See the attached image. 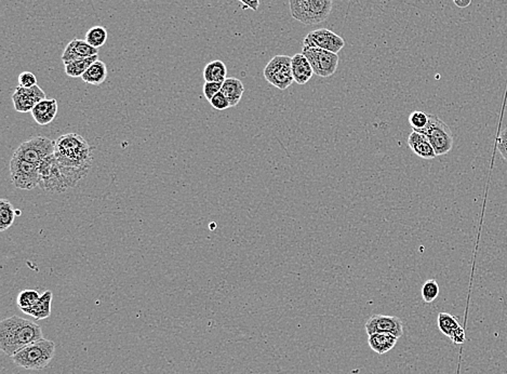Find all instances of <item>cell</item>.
<instances>
[{"mask_svg": "<svg viewBox=\"0 0 507 374\" xmlns=\"http://www.w3.org/2000/svg\"><path fill=\"white\" fill-rule=\"evenodd\" d=\"M44 338L40 326L35 322L13 316L0 322V348L7 356H15L29 344Z\"/></svg>", "mask_w": 507, "mask_h": 374, "instance_id": "cell-1", "label": "cell"}, {"mask_svg": "<svg viewBox=\"0 0 507 374\" xmlns=\"http://www.w3.org/2000/svg\"><path fill=\"white\" fill-rule=\"evenodd\" d=\"M88 173L63 166L53 154L39 163L38 186L49 193H64L76 186Z\"/></svg>", "mask_w": 507, "mask_h": 374, "instance_id": "cell-2", "label": "cell"}, {"mask_svg": "<svg viewBox=\"0 0 507 374\" xmlns=\"http://www.w3.org/2000/svg\"><path fill=\"white\" fill-rule=\"evenodd\" d=\"M54 156L63 166L89 172L92 165V149L77 133L61 135L56 140Z\"/></svg>", "mask_w": 507, "mask_h": 374, "instance_id": "cell-3", "label": "cell"}, {"mask_svg": "<svg viewBox=\"0 0 507 374\" xmlns=\"http://www.w3.org/2000/svg\"><path fill=\"white\" fill-rule=\"evenodd\" d=\"M56 355V344L51 340L41 338L25 346L13 356V362L27 370H43L52 361Z\"/></svg>", "mask_w": 507, "mask_h": 374, "instance_id": "cell-4", "label": "cell"}, {"mask_svg": "<svg viewBox=\"0 0 507 374\" xmlns=\"http://www.w3.org/2000/svg\"><path fill=\"white\" fill-rule=\"evenodd\" d=\"M333 0H289L291 15L305 25L326 21L332 10Z\"/></svg>", "mask_w": 507, "mask_h": 374, "instance_id": "cell-5", "label": "cell"}, {"mask_svg": "<svg viewBox=\"0 0 507 374\" xmlns=\"http://www.w3.org/2000/svg\"><path fill=\"white\" fill-rule=\"evenodd\" d=\"M418 132L423 133L427 137L437 156L446 155L453 147V135L449 126L437 116L428 114L427 126Z\"/></svg>", "mask_w": 507, "mask_h": 374, "instance_id": "cell-6", "label": "cell"}, {"mask_svg": "<svg viewBox=\"0 0 507 374\" xmlns=\"http://www.w3.org/2000/svg\"><path fill=\"white\" fill-rule=\"evenodd\" d=\"M54 151H56V141H52L44 135H36L21 143L13 153V156L39 165L47 157L53 155Z\"/></svg>", "mask_w": 507, "mask_h": 374, "instance_id": "cell-7", "label": "cell"}, {"mask_svg": "<svg viewBox=\"0 0 507 374\" xmlns=\"http://www.w3.org/2000/svg\"><path fill=\"white\" fill-rule=\"evenodd\" d=\"M264 77L266 82L277 89H288L294 84L292 74V58L288 56H275L267 63L264 68Z\"/></svg>", "mask_w": 507, "mask_h": 374, "instance_id": "cell-8", "label": "cell"}, {"mask_svg": "<svg viewBox=\"0 0 507 374\" xmlns=\"http://www.w3.org/2000/svg\"><path fill=\"white\" fill-rule=\"evenodd\" d=\"M11 182L19 190H31L39 185V165L13 156L10 161Z\"/></svg>", "mask_w": 507, "mask_h": 374, "instance_id": "cell-9", "label": "cell"}, {"mask_svg": "<svg viewBox=\"0 0 507 374\" xmlns=\"http://www.w3.org/2000/svg\"><path fill=\"white\" fill-rule=\"evenodd\" d=\"M302 53L310 61L314 74L317 76L326 78L337 72L340 61L337 53L319 48H303Z\"/></svg>", "mask_w": 507, "mask_h": 374, "instance_id": "cell-10", "label": "cell"}, {"mask_svg": "<svg viewBox=\"0 0 507 374\" xmlns=\"http://www.w3.org/2000/svg\"><path fill=\"white\" fill-rule=\"evenodd\" d=\"M345 46V41L334 31L327 29H315L304 38L303 48H319L330 52L339 53Z\"/></svg>", "mask_w": 507, "mask_h": 374, "instance_id": "cell-11", "label": "cell"}, {"mask_svg": "<svg viewBox=\"0 0 507 374\" xmlns=\"http://www.w3.org/2000/svg\"><path fill=\"white\" fill-rule=\"evenodd\" d=\"M365 331L368 336L374 334H392L397 338H402L404 334V324L402 319L396 316L386 315H372L365 324Z\"/></svg>", "mask_w": 507, "mask_h": 374, "instance_id": "cell-12", "label": "cell"}, {"mask_svg": "<svg viewBox=\"0 0 507 374\" xmlns=\"http://www.w3.org/2000/svg\"><path fill=\"white\" fill-rule=\"evenodd\" d=\"M46 98V94L38 84L31 88L17 86L13 96V106L19 113H29L33 111L38 102Z\"/></svg>", "mask_w": 507, "mask_h": 374, "instance_id": "cell-13", "label": "cell"}, {"mask_svg": "<svg viewBox=\"0 0 507 374\" xmlns=\"http://www.w3.org/2000/svg\"><path fill=\"white\" fill-rule=\"evenodd\" d=\"M99 53V49L90 46L86 40L80 38H74L68 43L66 48L63 51L61 60L64 65L74 61L82 60V59L90 58L96 56Z\"/></svg>", "mask_w": 507, "mask_h": 374, "instance_id": "cell-14", "label": "cell"}, {"mask_svg": "<svg viewBox=\"0 0 507 374\" xmlns=\"http://www.w3.org/2000/svg\"><path fill=\"white\" fill-rule=\"evenodd\" d=\"M438 328L440 331L455 344H462L467 340L465 331L459 324V320L455 316L448 313H440L438 315Z\"/></svg>", "mask_w": 507, "mask_h": 374, "instance_id": "cell-15", "label": "cell"}, {"mask_svg": "<svg viewBox=\"0 0 507 374\" xmlns=\"http://www.w3.org/2000/svg\"><path fill=\"white\" fill-rule=\"evenodd\" d=\"M58 110V101L56 98H50V100L45 98L35 105L31 113L38 125L47 126L52 123L54 118L56 117Z\"/></svg>", "mask_w": 507, "mask_h": 374, "instance_id": "cell-16", "label": "cell"}, {"mask_svg": "<svg viewBox=\"0 0 507 374\" xmlns=\"http://www.w3.org/2000/svg\"><path fill=\"white\" fill-rule=\"evenodd\" d=\"M408 145L416 156L421 158L434 159L437 157L427 137L421 132L412 131L411 135H409Z\"/></svg>", "mask_w": 507, "mask_h": 374, "instance_id": "cell-17", "label": "cell"}, {"mask_svg": "<svg viewBox=\"0 0 507 374\" xmlns=\"http://www.w3.org/2000/svg\"><path fill=\"white\" fill-rule=\"evenodd\" d=\"M292 74L298 84H308L314 75L312 65L303 53H296L292 57Z\"/></svg>", "mask_w": 507, "mask_h": 374, "instance_id": "cell-18", "label": "cell"}, {"mask_svg": "<svg viewBox=\"0 0 507 374\" xmlns=\"http://www.w3.org/2000/svg\"><path fill=\"white\" fill-rule=\"evenodd\" d=\"M53 294L52 291H45L40 295V298L37 301L34 306L29 307L27 310H23L24 314L29 316L34 317L36 320H44L49 318L51 315V303H52Z\"/></svg>", "mask_w": 507, "mask_h": 374, "instance_id": "cell-19", "label": "cell"}, {"mask_svg": "<svg viewBox=\"0 0 507 374\" xmlns=\"http://www.w3.org/2000/svg\"><path fill=\"white\" fill-rule=\"evenodd\" d=\"M399 338L392 334H374L369 336L368 344L371 350L379 355L386 354L395 347Z\"/></svg>", "mask_w": 507, "mask_h": 374, "instance_id": "cell-20", "label": "cell"}, {"mask_svg": "<svg viewBox=\"0 0 507 374\" xmlns=\"http://www.w3.org/2000/svg\"><path fill=\"white\" fill-rule=\"evenodd\" d=\"M222 94L229 100L231 107L239 105L243 98V92H245V87L243 82L237 78H226L225 82L222 84Z\"/></svg>", "mask_w": 507, "mask_h": 374, "instance_id": "cell-21", "label": "cell"}, {"mask_svg": "<svg viewBox=\"0 0 507 374\" xmlns=\"http://www.w3.org/2000/svg\"><path fill=\"white\" fill-rule=\"evenodd\" d=\"M82 78L86 84H93V86H100L103 84L107 78V68H106L105 63L100 60L96 61L82 75Z\"/></svg>", "mask_w": 507, "mask_h": 374, "instance_id": "cell-22", "label": "cell"}, {"mask_svg": "<svg viewBox=\"0 0 507 374\" xmlns=\"http://www.w3.org/2000/svg\"><path fill=\"white\" fill-rule=\"evenodd\" d=\"M227 68L222 61L215 60L208 63L204 70V82H225Z\"/></svg>", "mask_w": 507, "mask_h": 374, "instance_id": "cell-23", "label": "cell"}, {"mask_svg": "<svg viewBox=\"0 0 507 374\" xmlns=\"http://www.w3.org/2000/svg\"><path fill=\"white\" fill-rule=\"evenodd\" d=\"M99 60V54L90 57V58L82 59V60L74 61V62L66 64V73L68 76L73 78H78L82 77L86 73V70L93 64L96 61Z\"/></svg>", "mask_w": 507, "mask_h": 374, "instance_id": "cell-24", "label": "cell"}, {"mask_svg": "<svg viewBox=\"0 0 507 374\" xmlns=\"http://www.w3.org/2000/svg\"><path fill=\"white\" fill-rule=\"evenodd\" d=\"M15 214L17 212L9 200H5V198L0 200V230L1 232H5L13 226L15 220Z\"/></svg>", "mask_w": 507, "mask_h": 374, "instance_id": "cell-25", "label": "cell"}, {"mask_svg": "<svg viewBox=\"0 0 507 374\" xmlns=\"http://www.w3.org/2000/svg\"><path fill=\"white\" fill-rule=\"evenodd\" d=\"M84 40L87 41L90 46L94 47V48H101L107 40V31L103 27H92L87 31Z\"/></svg>", "mask_w": 507, "mask_h": 374, "instance_id": "cell-26", "label": "cell"}, {"mask_svg": "<svg viewBox=\"0 0 507 374\" xmlns=\"http://www.w3.org/2000/svg\"><path fill=\"white\" fill-rule=\"evenodd\" d=\"M40 295L38 291L31 290V289H27L20 292L17 295V306L21 308V311L27 310L29 307L34 306L36 304L37 301L40 298Z\"/></svg>", "mask_w": 507, "mask_h": 374, "instance_id": "cell-27", "label": "cell"}, {"mask_svg": "<svg viewBox=\"0 0 507 374\" xmlns=\"http://www.w3.org/2000/svg\"><path fill=\"white\" fill-rule=\"evenodd\" d=\"M439 295V285L435 279H430L424 283L422 287V298L424 302L432 303L438 298Z\"/></svg>", "mask_w": 507, "mask_h": 374, "instance_id": "cell-28", "label": "cell"}, {"mask_svg": "<svg viewBox=\"0 0 507 374\" xmlns=\"http://www.w3.org/2000/svg\"><path fill=\"white\" fill-rule=\"evenodd\" d=\"M409 123L414 131H420L427 126L428 114L421 111L414 112L411 115L409 116Z\"/></svg>", "mask_w": 507, "mask_h": 374, "instance_id": "cell-29", "label": "cell"}, {"mask_svg": "<svg viewBox=\"0 0 507 374\" xmlns=\"http://www.w3.org/2000/svg\"><path fill=\"white\" fill-rule=\"evenodd\" d=\"M222 84L223 82H206L204 84V98H207L208 101H211L213 96H217L219 92H221Z\"/></svg>", "mask_w": 507, "mask_h": 374, "instance_id": "cell-30", "label": "cell"}, {"mask_svg": "<svg viewBox=\"0 0 507 374\" xmlns=\"http://www.w3.org/2000/svg\"><path fill=\"white\" fill-rule=\"evenodd\" d=\"M17 82H19L20 87L31 88V87L36 86L37 78L31 72H22L17 77Z\"/></svg>", "mask_w": 507, "mask_h": 374, "instance_id": "cell-31", "label": "cell"}, {"mask_svg": "<svg viewBox=\"0 0 507 374\" xmlns=\"http://www.w3.org/2000/svg\"><path fill=\"white\" fill-rule=\"evenodd\" d=\"M209 102L212 107L214 110H218V111H224V110L231 107L229 100L226 98V96L222 92H219L217 96H213V98Z\"/></svg>", "mask_w": 507, "mask_h": 374, "instance_id": "cell-32", "label": "cell"}, {"mask_svg": "<svg viewBox=\"0 0 507 374\" xmlns=\"http://www.w3.org/2000/svg\"><path fill=\"white\" fill-rule=\"evenodd\" d=\"M498 149L503 158L507 161V128L500 133L498 139Z\"/></svg>", "mask_w": 507, "mask_h": 374, "instance_id": "cell-33", "label": "cell"}, {"mask_svg": "<svg viewBox=\"0 0 507 374\" xmlns=\"http://www.w3.org/2000/svg\"><path fill=\"white\" fill-rule=\"evenodd\" d=\"M243 5V8L245 9H251L253 11H257L260 6V0H239Z\"/></svg>", "mask_w": 507, "mask_h": 374, "instance_id": "cell-34", "label": "cell"}, {"mask_svg": "<svg viewBox=\"0 0 507 374\" xmlns=\"http://www.w3.org/2000/svg\"><path fill=\"white\" fill-rule=\"evenodd\" d=\"M471 1H473V0H453L455 5L457 6V8H461V9L469 7V6L471 5Z\"/></svg>", "mask_w": 507, "mask_h": 374, "instance_id": "cell-35", "label": "cell"}]
</instances>
